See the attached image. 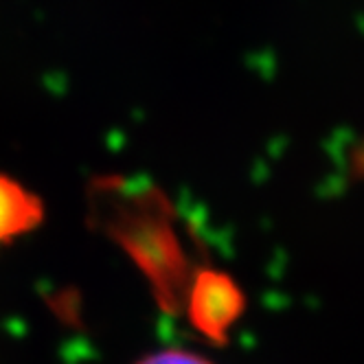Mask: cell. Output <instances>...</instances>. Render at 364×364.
<instances>
[{"label":"cell","instance_id":"cell-3","mask_svg":"<svg viewBox=\"0 0 364 364\" xmlns=\"http://www.w3.org/2000/svg\"><path fill=\"white\" fill-rule=\"evenodd\" d=\"M134 364H213V362L206 355H202V353H196V351H189V349L169 347V349L151 351V353L143 355Z\"/></svg>","mask_w":364,"mask_h":364},{"label":"cell","instance_id":"cell-2","mask_svg":"<svg viewBox=\"0 0 364 364\" xmlns=\"http://www.w3.org/2000/svg\"><path fill=\"white\" fill-rule=\"evenodd\" d=\"M44 220L42 200L18 180L0 173V246L38 228Z\"/></svg>","mask_w":364,"mask_h":364},{"label":"cell","instance_id":"cell-1","mask_svg":"<svg viewBox=\"0 0 364 364\" xmlns=\"http://www.w3.org/2000/svg\"><path fill=\"white\" fill-rule=\"evenodd\" d=\"M182 309L202 338L213 345H228L232 327L246 311V294L230 274L202 268L187 285Z\"/></svg>","mask_w":364,"mask_h":364}]
</instances>
